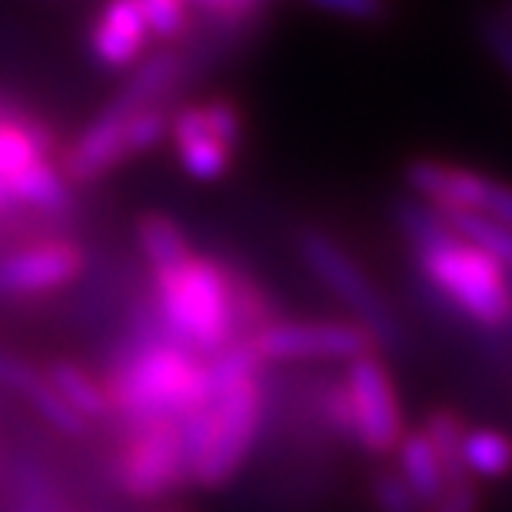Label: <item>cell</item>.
<instances>
[{
    "mask_svg": "<svg viewBox=\"0 0 512 512\" xmlns=\"http://www.w3.org/2000/svg\"><path fill=\"white\" fill-rule=\"evenodd\" d=\"M403 183L416 200L433 210H466L512 227V183L479 173L463 163L413 157L403 167Z\"/></svg>",
    "mask_w": 512,
    "mask_h": 512,
    "instance_id": "obj_9",
    "label": "cell"
},
{
    "mask_svg": "<svg viewBox=\"0 0 512 512\" xmlns=\"http://www.w3.org/2000/svg\"><path fill=\"white\" fill-rule=\"evenodd\" d=\"M150 30L143 24L137 0H107L90 27V54L100 67L127 70L143 57Z\"/></svg>",
    "mask_w": 512,
    "mask_h": 512,
    "instance_id": "obj_12",
    "label": "cell"
},
{
    "mask_svg": "<svg viewBox=\"0 0 512 512\" xmlns=\"http://www.w3.org/2000/svg\"><path fill=\"white\" fill-rule=\"evenodd\" d=\"M370 499L376 512H426L396 469H376L370 479Z\"/></svg>",
    "mask_w": 512,
    "mask_h": 512,
    "instance_id": "obj_22",
    "label": "cell"
},
{
    "mask_svg": "<svg viewBox=\"0 0 512 512\" xmlns=\"http://www.w3.org/2000/svg\"><path fill=\"white\" fill-rule=\"evenodd\" d=\"M57 133L34 114H20L0 104V183L40 160H54Z\"/></svg>",
    "mask_w": 512,
    "mask_h": 512,
    "instance_id": "obj_13",
    "label": "cell"
},
{
    "mask_svg": "<svg viewBox=\"0 0 512 512\" xmlns=\"http://www.w3.org/2000/svg\"><path fill=\"white\" fill-rule=\"evenodd\" d=\"M87 273L84 243L67 233H34L0 250V303L40 300L74 286Z\"/></svg>",
    "mask_w": 512,
    "mask_h": 512,
    "instance_id": "obj_7",
    "label": "cell"
},
{
    "mask_svg": "<svg viewBox=\"0 0 512 512\" xmlns=\"http://www.w3.org/2000/svg\"><path fill=\"white\" fill-rule=\"evenodd\" d=\"M396 473L403 476V483L413 489V496L419 499V506L429 509L433 503L443 499V493L449 489L446 473L439 466V459L433 453V446L426 443L423 429H406L403 439L396 446Z\"/></svg>",
    "mask_w": 512,
    "mask_h": 512,
    "instance_id": "obj_16",
    "label": "cell"
},
{
    "mask_svg": "<svg viewBox=\"0 0 512 512\" xmlns=\"http://www.w3.org/2000/svg\"><path fill=\"white\" fill-rule=\"evenodd\" d=\"M110 429L104 473L117 496L137 506H160L193 489L183 419H143Z\"/></svg>",
    "mask_w": 512,
    "mask_h": 512,
    "instance_id": "obj_3",
    "label": "cell"
},
{
    "mask_svg": "<svg viewBox=\"0 0 512 512\" xmlns=\"http://www.w3.org/2000/svg\"><path fill=\"white\" fill-rule=\"evenodd\" d=\"M44 373H47V380L54 383L60 399H64L90 429H97L100 423L104 426L110 423V406H107L104 383H100V373L87 370V366L77 360H64V356L50 360L44 366Z\"/></svg>",
    "mask_w": 512,
    "mask_h": 512,
    "instance_id": "obj_15",
    "label": "cell"
},
{
    "mask_svg": "<svg viewBox=\"0 0 512 512\" xmlns=\"http://www.w3.org/2000/svg\"><path fill=\"white\" fill-rule=\"evenodd\" d=\"M270 0H190V7L203 10L213 24V40L220 47L237 44V37L253 34Z\"/></svg>",
    "mask_w": 512,
    "mask_h": 512,
    "instance_id": "obj_19",
    "label": "cell"
},
{
    "mask_svg": "<svg viewBox=\"0 0 512 512\" xmlns=\"http://www.w3.org/2000/svg\"><path fill=\"white\" fill-rule=\"evenodd\" d=\"M479 44L486 47V54L496 60L499 67H503V74L512 80V24H506L503 17L496 14H483L479 17Z\"/></svg>",
    "mask_w": 512,
    "mask_h": 512,
    "instance_id": "obj_23",
    "label": "cell"
},
{
    "mask_svg": "<svg viewBox=\"0 0 512 512\" xmlns=\"http://www.w3.org/2000/svg\"><path fill=\"white\" fill-rule=\"evenodd\" d=\"M140 512H177V509H140Z\"/></svg>",
    "mask_w": 512,
    "mask_h": 512,
    "instance_id": "obj_26",
    "label": "cell"
},
{
    "mask_svg": "<svg viewBox=\"0 0 512 512\" xmlns=\"http://www.w3.org/2000/svg\"><path fill=\"white\" fill-rule=\"evenodd\" d=\"M124 120L127 117L100 107V114L60 150L57 170L64 173L70 187H94V183L107 180L114 170L130 163L124 143Z\"/></svg>",
    "mask_w": 512,
    "mask_h": 512,
    "instance_id": "obj_10",
    "label": "cell"
},
{
    "mask_svg": "<svg viewBox=\"0 0 512 512\" xmlns=\"http://www.w3.org/2000/svg\"><path fill=\"white\" fill-rule=\"evenodd\" d=\"M147 296L160 330L173 343L210 360L213 353L237 343V320H233V296L227 256L193 250L173 270L147 273Z\"/></svg>",
    "mask_w": 512,
    "mask_h": 512,
    "instance_id": "obj_2",
    "label": "cell"
},
{
    "mask_svg": "<svg viewBox=\"0 0 512 512\" xmlns=\"http://www.w3.org/2000/svg\"><path fill=\"white\" fill-rule=\"evenodd\" d=\"M463 466L476 483L512 476V436L496 426H469L463 436Z\"/></svg>",
    "mask_w": 512,
    "mask_h": 512,
    "instance_id": "obj_17",
    "label": "cell"
},
{
    "mask_svg": "<svg viewBox=\"0 0 512 512\" xmlns=\"http://www.w3.org/2000/svg\"><path fill=\"white\" fill-rule=\"evenodd\" d=\"M343 383L353 413V446L373 459L393 456L406 433V419L383 353H363L350 360Z\"/></svg>",
    "mask_w": 512,
    "mask_h": 512,
    "instance_id": "obj_8",
    "label": "cell"
},
{
    "mask_svg": "<svg viewBox=\"0 0 512 512\" xmlns=\"http://www.w3.org/2000/svg\"><path fill=\"white\" fill-rule=\"evenodd\" d=\"M167 140L190 180L213 183L227 177L243 143V110L230 97L180 104L170 114Z\"/></svg>",
    "mask_w": 512,
    "mask_h": 512,
    "instance_id": "obj_5",
    "label": "cell"
},
{
    "mask_svg": "<svg viewBox=\"0 0 512 512\" xmlns=\"http://www.w3.org/2000/svg\"><path fill=\"white\" fill-rule=\"evenodd\" d=\"M419 429H423L426 443L433 446L439 466H443V473H446V483L449 486L466 483V479H469L466 466H463V436L469 429L466 419L459 416L456 409L436 406V409H429V413H426L423 426H419Z\"/></svg>",
    "mask_w": 512,
    "mask_h": 512,
    "instance_id": "obj_18",
    "label": "cell"
},
{
    "mask_svg": "<svg viewBox=\"0 0 512 512\" xmlns=\"http://www.w3.org/2000/svg\"><path fill=\"white\" fill-rule=\"evenodd\" d=\"M137 7L150 37L163 40V44H177L180 37H187L193 20L190 0H137Z\"/></svg>",
    "mask_w": 512,
    "mask_h": 512,
    "instance_id": "obj_20",
    "label": "cell"
},
{
    "mask_svg": "<svg viewBox=\"0 0 512 512\" xmlns=\"http://www.w3.org/2000/svg\"><path fill=\"white\" fill-rule=\"evenodd\" d=\"M263 366L350 363L363 353H380L370 333L353 320H303L280 316L243 340Z\"/></svg>",
    "mask_w": 512,
    "mask_h": 512,
    "instance_id": "obj_6",
    "label": "cell"
},
{
    "mask_svg": "<svg viewBox=\"0 0 512 512\" xmlns=\"http://www.w3.org/2000/svg\"><path fill=\"white\" fill-rule=\"evenodd\" d=\"M10 213H17V207H14V200H10L7 187H4V183H0V220L10 217Z\"/></svg>",
    "mask_w": 512,
    "mask_h": 512,
    "instance_id": "obj_25",
    "label": "cell"
},
{
    "mask_svg": "<svg viewBox=\"0 0 512 512\" xmlns=\"http://www.w3.org/2000/svg\"><path fill=\"white\" fill-rule=\"evenodd\" d=\"M133 237H137V250L147 263V273L173 270L197 250L190 243V233L167 210H143L133 223Z\"/></svg>",
    "mask_w": 512,
    "mask_h": 512,
    "instance_id": "obj_14",
    "label": "cell"
},
{
    "mask_svg": "<svg viewBox=\"0 0 512 512\" xmlns=\"http://www.w3.org/2000/svg\"><path fill=\"white\" fill-rule=\"evenodd\" d=\"M296 253H300L306 270L316 276V283L333 300H340L346 306L350 320L360 323L370 333L376 350L380 353L403 350L406 336L393 303L386 300V293L373 283V276H366L363 263L340 240L330 237L320 227H303L296 233Z\"/></svg>",
    "mask_w": 512,
    "mask_h": 512,
    "instance_id": "obj_4",
    "label": "cell"
},
{
    "mask_svg": "<svg viewBox=\"0 0 512 512\" xmlns=\"http://www.w3.org/2000/svg\"><path fill=\"white\" fill-rule=\"evenodd\" d=\"M0 389L7 396L20 399L30 413H34L40 423L47 429H54L60 436H70V439H87L94 429H90L84 419H80L74 409H70L60 393L54 389V383L47 380L44 366H34L20 356L0 350Z\"/></svg>",
    "mask_w": 512,
    "mask_h": 512,
    "instance_id": "obj_11",
    "label": "cell"
},
{
    "mask_svg": "<svg viewBox=\"0 0 512 512\" xmlns=\"http://www.w3.org/2000/svg\"><path fill=\"white\" fill-rule=\"evenodd\" d=\"M426 512H483V493H479V483L476 479L453 483L443 493V499L429 506Z\"/></svg>",
    "mask_w": 512,
    "mask_h": 512,
    "instance_id": "obj_24",
    "label": "cell"
},
{
    "mask_svg": "<svg viewBox=\"0 0 512 512\" xmlns=\"http://www.w3.org/2000/svg\"><path fill=\"white\" fill-rule=\"evenodd\" d=\"M303 4L346 24H383L393 17V0H303Z\"/></svg>",
    "mask_w": 512,
    "mask_h": 512,
    "instance_id": "obj_21",
    "label": "cell"
},
{
    "mask_svg": "<svg viewBox=\"0 0 512 512\" xmlns=\"http://www.w3.org/2000/svg\"><path fill=\"white\" fill-rule=\"evenodd\" d=\"M393 223L403 237L423 296L446 316L483 333H503L512 320V276L496 256L446 227V220L416 197L393 203Z\"/></svg>",
    "mask_w": 512,
    "mask_h": 512,
    "instance_id": "obj_1",
    "label": "cell"
}]
</instances>
